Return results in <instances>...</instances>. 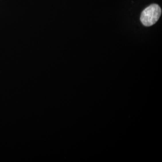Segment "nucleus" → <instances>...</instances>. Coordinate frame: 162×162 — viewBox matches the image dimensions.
I'll use <instances>...</instances> for the list:
<instances>
[{
    "mask_svg": "<svg viewBox=\"0 0 162 162\" xmlns=\"http://www.w3.org/2000/svg\"><path fill=\"white\" fill-rule=\"evenodd\" d=\"M161 13L162 9L159 5L156 4H151L141 13L140 21L145 26H151L159 19Z\"/></svg>",
    "mask_w": 162,
    "mask_h": 162,
    "instance_id": "f257e3e1",
    "label": "nucleus"
}]
</instances>
